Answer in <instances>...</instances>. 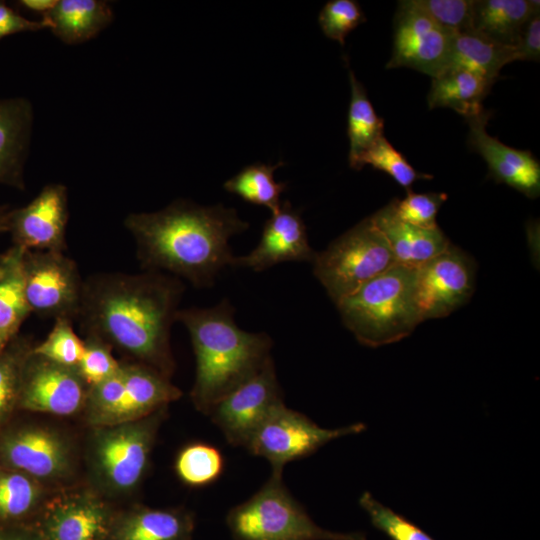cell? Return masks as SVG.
<instances>
[{
  "label": "cell",
  "instance_id": "obj_4",
  "mask_svg": "<svg viewBox=\"0 0 540 540\" xmlns=\"http://www.w3.org/2000/svg\"><path fill=\"white\" fill-rule=\"evenodd\" d=\"M414 272L395 264L336 304L343 324L360 344L376 348L401 341L422 322Z\"/></svg>",
  "mask_w": 540,
  "mask_h": 540
},
{
  "label": "cell",
  "instance_id": "obj_13",
  "mask_svg": "<svg viewBox=\"0 0 540 540\" xmlns=\"http://www.w3.org/2000/svg\"><path fill=\"white\" fill-rule=\"evenodd\" d=\"M393 26V49L387 69L407 67L431 78L445 69L453 32L437 24L413 0L398 2Z\"/></svg>",
  "mask_w": 540,
  "mask_h": 540
},
{
  "label": "cell",
  "instance_id": "obj_35",
  "mask_svg": "<svg viewBox=\"0 0 540 540\" xmlns=\"http://www.w3.org/2000/svg\"><path fill=\"white\" fill-rule=\"evenodd\" d=\"M358 502L373 527L390 540H435L409 519L383 505L368 491L361 494Z\"/></svg>",
  "mask_w": 540,
  "mask_h": 540
},
{
  "label": "cell",
  "instance_id": "obj_45",
  "mask_svg": "<svg viewBox=\"0 0 540 540\" xmlns=\"http://www.w3.org/2000/svg\"><path fill=\"white\" fill-rule=\"evenodd\" d=\"M10 340H6L2 337H0V352L5 348V346L8 344Z\"/></svg>",
  "mask_w": 540,
  "mask_h": 540
},
{
  "label": "cell",
  "instance_id": "obj_3",
  "mask_svg": "<svg viewBox=\"0 0 540 540\" xmlns=\"http://www.w3.org/2000/svg\"><path fill=\"white\" fill-rule=\"evenodd\" d=\"M176 321L186 327L196 360L191 399L206 415L272 358L271 337L239 328L234 308L226 299L210 308L179 309Z\"/></svg>",
  "mask_w": 540,
  "mask_h": 540
},
{
  "label": "cell",
  "instance_id": "obj_7",
  "mask_svg": "<svg viewBox=\"0 0 540 540\" xmlns=\"http://www.w3.org/2000/svg\"><path fill=\"white\" fill-rule=\"evenodd\" d=\"M182 395L169 378L140 362L120 363L105 381L89 388L85 406L100 427L136 421Z\"/></svg>",
  "mask_w": 540,
  "mask_h": 540
},
{
  "label": "cell",
  "instance_id": "obj_14",
  "mask_svg": "<svg viewBox=\"0 0 540 540\" xmlns=\"http://www.w3.org/2000/svg\"><path fill=\"white\" fill-rule=\"evenodd\" d=\"M89 388L76 368L54 363L31 350L23 364L17 405L69 416L85 406Z\"/></svg>",
  "mask_w": 540,
  "mask_h": 540
},
{
  "label": "cell",
  "instance_id": "obj_38",
  "mask_svg": "<svg viewBox=\"0 0 540 540\" xmlns=\"http://www.w3.org/2000/svg\"><path fill=\"white\" fill-rule=\"evenodd\" d=\"M85 348L77 370L89 386L93 387L111 377L120 363L113 357L111 347L94 336H86Z\"/></svg>",
  "mask_w": 540,
  "mask_h": 540
},
{
  "label": "cell",
  "instance_id": "obj_25",
  "mask_svg": "<svg viewBox=\"0 0 540 540\" xmlns=\"http://www.w3.org/2000/svg\"><path fill=\"white\" fill-rule=\"evenodd\" d=\"M540 10L532 0H475L472 31L514 47L530 17Z\"/></svg>",
  "mask_w": 540,
  "mask_h": 540
},
{
  "label": "cell",
  "instance_id": "obj_31",
  "mask_svg": "<svg viewBox=\"0 0 540 540\" xmlns=\"http://www.w3.org/2000/svg\"><path fill=\"white\" fill-rule=\"evenodd\" d=\"M225 460L222 452L206 442H193L177 454L175 472L186 485L195 488L215 483L223 474Z\"/></svg>",
  "mask_w": 540,
  "mask_h": 540
},
{
  "label": "cell",
  "instance_id": "obj_10",
  "mask_svg": "<svg viewBox=\"0 0 540 540\" xmlns=\"http://www.w3.org/2000/svg\"><path fill=\"white\" fill-rule=\"evenodd\" d=\"M22 270L31 313L42 318L77 319L84 280L64 252L24 250Z\"/></svg>",
  "mask_w": 540,
  "mask_h": 540
},
{
  "label": "cell",
  "instance_id": "obj_1",
  "mask_svg": "<svg viewBox=\"0 0 540 540\" xmlns=\"http://www.w3.org/2000/svg\"><path fill=\"white\" fill-rule=\"evenodd\" d=\"M184 292L170 274L96 273L84 280L77 319L86 336L114 346L169 378L170 332Z\"/></svg>",
  "mask_w": 540,
  "mask_h": 540
},
{
  "label": "cell",
  "instance_id": "obj_12",
  "mask_svg": "<svg viewBox=\"0 0 540 540\" xmlns=\"http://www.w3.org/2000/svg\"><path fill=\"white\" fill-rule=\"evenodd\" d=\"M283 403L273 359L253 377L221 398L208 412L226 441L246 447L273 409Z\"/></svg>",
  "mask_w": 540,
  "mask_h": 540
},
{
  "label": "cell",
  "instance_id": "obj_33",
  "mask_svg": "<svg viewBox=\"0 0 540 540\" xmlns=\"http://www.w3.org/2000/svg\"><path fill=\"white\" fill-rule=\"evenodd\" d=\"M73 321L65 318L54 320L47 337L33 346L32 353L54 363L76 368L81 360L85 342L75 333Z\"/></svg>",
  "mask_w": 540,
  "mask_h": 540
},
{
  "label": "cell",
  "instance_id": "obj_22",
  "mask_svg": "<svg viewBox=\"0 0 540 540\" xmlns=\"http://www.w3.org/2000/svg\"><path fill=\"white\" fill-rule=\"evenodd\" d=\"M195 516L183 508L136 507L116 514L108 540H191Z\"/></svg>",
  "mask_w": 540,
  "mask_h": 540
},
{
  "label": "cell",
  "instance_id": "obj_34",
  "mask_svg": "<svg viewBox=\"0 0 540 540\" xmlns=\"http://www.w3.org/2000/svg\"><path fill=\"white\" fill-rule=\"evenodd\" d=\"M360 169L364 165H371L392 177L406 190L417 180H430L433 175L416 171L406 160L404 155L397 151L383 135L361 157Z\"/></svg>",
  "mask_w": 540,
  "mask_h": 540
},
{
  "label": "cell",
  "instance_id": "obj_2",
  "mask_svg": "<svg viewBox=\"0 0 540 540\" xmlns=\"http://www.w3.org/2000/svg\"><path fill=\"white\" fill-rule=\"evenodd\" d=\"M124 226L144 270L167 271L204 288L232 267L235 256L229 241L249 224L233 208L177 200L159 211L130 213Z\"/></svg>",
  "mask_w": 540,
  "mask_h": 540
},
{
  "label": "cell",
  "instance_id": "obj_21",
  "mask_svg": "<svg viewBox=\"0 0 540 540\" xmlns=\"http://www.w3.org/2000/svg\"><path fill=\"white\" fill-rule=\"evenodd\" d=\"M370 218L387 240L396 264L417 268L451 245L439 227L425 229L403 222L389 205Z\"/></svg>",
  "mask_w": 540,
  "mask_h": 540
},
{
  "label": "cell",
  "instance_id": "obj_9",
  "mask_svg": "<svg viewBox=\"0 0 540 540\" xmlns=\"http://www.w3.org/2000/svg\"><path fill=\"white\" fill-rule=\"evenodd\" d=\"M165 408L136 421L100 427L94 463L103 482L115 491H131L144 477Z\"/></svg>",
  "mask_w": 540,
  "mask_h": 540
},
{
  "label": "cell",
  "instance_id": "obj_20",
  "mask_svg": "<svg viewBox=\"0 0 540 540\" xmlns=\"http://www.w3.org/2000/svg\"><path fill=\"white\" fill-rule=\"evenodd\" d=\"M33 125V108L22 97L0 98V184L25 189L24 166Z\"/></svg>",
  "mask_w": 540,
  "mask_h": 540
},
{
  "label": "cell",
  "instance_id": "obj_11",
  "mask_svg": "<svg viewBox=\"0 0 540 540\" xmlns=\"http://www.w3.org/2000/svg\"><path fill=\"white\" fill-rule=\"evenodd\" d=\"M475 272L472 258L452 244L415 268L414 298L422 322L446 317L464 305L474 292Z\"/></svg>",
  "mask_w": 540,
  "mask_h": 540
},
{
  "label": "cell",
  "instance_id": "obj_41",
  "mask_svg": "<svg viewBox=\"0 0 540 540\" xmlns=\"http://www.w3.org/2000/svg\"><path fill=\"white\" fill-rule=\"evenodd\" d=\"M45 19L33 21L25 18L5 2L0 1V40L6 36L20 32H35L49 29Z\"/></svg>",
  "mask_w": 540,
  "mask_h": 540
},
{
  "label": "cell",
  "instance_id": "obj_29",
  "mask_svg": "<svg viewBox=\"0 0 540 540\" xmlns=\"http://www.w3.org/2000/svg\"><path fill=\"white\" fill-rule=\"evenodd\" d=\"M40 499L34 478L0 468V525H30L40 509Z\"/></svg>",
  "mask_w": 540,
  "mask_h": 540
},
{
  "label": "cell",
  "instance_id": "obj_28",
  "mask_svg": "<svg viewBox=\"0 0 540 540\" xmlns=\"http://www.w3.org/2000/svg\"><path fill=\"white\" fill-rule=\"evenodd\" d=\"M351 100L348 110L347 134L349 138V165L360 170V159L363 154L384 135V120L380 118L361 82L352 70H349Z\"/></svg>",
  "mask_w": 540,
  "mask_h": 540
},
{
  "label": "cell",
  "instance_id": "obj_17",
  "mask_svg": "<svg viewBox=\"0 0 540 540\" xmlns=\"http://www.w3.org/2000/svg\"><path fill=\"white\" fill-rule=\"evenodd\" d=\"M490 112L483 110L465 119L469 125L468 146L487 163L489 176L528 198L540 194V163L529 150L507 146L488 134Z\"/></svg>",
  "mask_w": 540,
  "mask_h": 540
},
{
  "label": "cell",
  "instance_id": "obj_36",
  "mask_svg": "<svg viewBox=\"0 0 540 540\" xmlns=\"http://www.w3.org/2000/svg\"><path fill=\"white\" fill-rule=\"evenodd\" d=\"M447 198L448 195L442 192L415 193L407 189L404 198H395L388 205L401 221L420 228L434 229L439 227L436 215Z\"/></svg>",
  "mask_w": 540,
  "mask_h": 540
},
{
  "label": "cell",
  "instance_id": "obj_32",
  "mask_svg": "<svg viewBox=\"0 0 540 540\" xmlns=\"http://www.w3.org/2000/svg\"><path fill=\"white\" fill-rule=\"evenodd\" d=\"M32 348L17 334L0 352V424L18 404L22 368Z\"/></svg>",
  "mask_w": 540,
  "mask_h": 540
},
{
  "label": "cell",
  "instance_id": "obj_5",
  "mask_svg": "<svg viewBox=\"0 0 540 540\" xmlns=\"http://www.w3.org/2000/svg\"><path fill=\"white\" fill-rule=\"evenodd\" d=\"M226 524L234 540H367L363 532L318 526L278 474H271L248 500L230 509Z\"/></svg>",
  "mask_w": 540,
  "mask_h": 540
},
{
  "label": "cell",
  "instance_id": "obj_8",
  "mask_svg": "<svg viewBox=\"0 0 540 540\" xmlns=\"http://www.w3.org/2000/svg\"><path fill=\"white\" fill-rule=\"evenodd\" d=\"M366 428L362 422L335 429L322 428L283 402L258 427L245 448L252 455L265 458L271 465V474L282 475L288 463L311 456L328 442L359 434Z\"/></svg>",
  "mask_w": 540,
  "mask_h": 540
},
{
  "label": "cell",
  "instance_id": "obj_6",
  "mask_svg": "<svg viewBox=\"0 0 540 540\" xmlns=\"http://www.w3.org/2000/svg\"><path fill=\"white\" fill-rule=\"evenodd\" d=\"M312 263L314 275L335 305L396 264L387 240L370 217L317 253Z\"/></svg>",
  "mask_w": 540,
  "mask_h": 540
},
{
  "label": "cell",
  "instance_id": "obj_19",
  "mask_svg": "<svg viewBox=\"0 0 540 540\" xmlns=\"http://www.w3.org/2000/svg\"><path fill=\"white\" fill-rule=\"evenodd\" d=\"M0 456L10 468L35 480H52L66 475L71 455L57 433L38 427L21 428L0 440Z\"/></svg>",
  "mask_w": 540,
  "mask_h": 540
},
{
  "label": "cell",
  "instance_id": "obj_16",
  "mask_svg": "<svg viewBox=\"0 0 540 540\" xmlns=\"http://www.w3.org/2000/svg\"><path fill=\"white\" fill-rule=\"evenodd\" d=\"M115 515L100 498L75 493L47 502L28 526L41 540H108Z\"/></svg>",
  "mask_w": 540,
  "mask_h": 540
},
{
  "label": "cell",
  "instance_id": "obj_42",
  "mask_svg": "<svg viewBox=\"0 0 540 540\" xmlns=\"http://www.w3.org/2000/svg\"><path fill=\"white\" fill-rule=\"evenodd\" d=\"M0 540H41L28 525H0Z\"/></svg>",
  "mask_w": 540,
  "mask_h": 540
},
{
  "label": "cell",
  "instance_id": "obj_24",
  "mask_svg": "<svg viewBox=\"0 0 540 540\" xmlns=\"http://www.w3.org/2000/svg\"><path fill=\"white\" fill-rule=\"evenodd\" d=\"M492 85V81L469 70H445L432 78L428 107L450 108L467 119L484 110L483 100Z\"/></svg>",
  "mask_w": 540,
  "mask_h": 540
},
{
  "label": "cell",
  "instance_id": "obj_27",
  "mask_svg": "<svg viewBox=\"0 0 540 540\" xmlns=\"http://www.w3.org/2000/svg\"><path fill=\"white\" fill-rule=\"evenodd\" d=\"M24 249L12 246L0 254V337L11 340L31 314L22 270Z\"/></svg>",
  "mask_w": 540,
  "mask_h": 540
},
{
  "label": "cell",
  "instance_id": "obj_40",
  "mask_svg": "<svg viewBox=\"0 0 540 540\" xmlns=\"http://www.w3.org/2000/svg\"><path fill=\"white\" fill-rule=\"evenodd\" d=\"M515 61L540 59V10L536 11L524 25L514 46Z\"/></svg>",
  "mask_w": 540,
  "mask_h": 540
},
{
  "label": "cell",
  "instance_id": "obj_18",
  "mask_svg": "<svg viewBox=\"0 0 540 540\" xmlns=\"http://www.w3.org/2000/svg\"><path fill=\"white\" fill-rule=\"evenodd\" d=\"M316 254L300 213L284 200L265 222L257 246L247 255L235 256L232 267L259 272L283 262L312 263Z\"/></svg>",
  "mask_w": 540,
  "mask_h": 540
},
{
  "label": "cell",
  "instance_id": "obj_15",
  "mask_svg": "<svg viewBox=\"0 0 540 540\" xmlns=\"http://www.w3.org/2000/svg\"><path fill=\"white\" fill-rule=\"evenodd\" d=\"M68 219L67 188L50 183L27 205L10 209L6 232L13 246L24 250L64 252Z\"/></svg>",
  "mask_w": 540,
  "mask_h": 540
},
{
  "label": "cell",
  "instance_id": "obj_39",
  "mask_svg": "<svg viewBox=\"0 0 540 540\" xmlns=\"http://www.w3.org/2000/svg\"><path fill=\"white\" fill-rule=\"evenodd\" d=\"M437 24L451 32L472 30L475 0H413Z\"/></svg>",
  "mask_w": 540,
  "mask_h": 540
},
{
  "label": "cell",
  "instance_id": "obj_23",
  "mask_svg": "<svg viewBox=\"0 0 540 540\" xmlns=\"http://www.w3.org/2000/svg\"><path fill=\"white\" fill-rule=\"evenodd\" d=\"M51 32L68 45L81 44L96 36L113 19L110 5L100 0H58L42 16Z\"/></svg>",
  "mask_w": 540,
  "mask_h": 540
},
{
  "label": "cell",
  "instance_id": "obj_43",
  "mask_svg": "<svg viewBox=\"0 0 540 540\" xmlns=\"http://www.w3.org/2000/svg\"><path fill=\"white\" fill-rule=\"evenodd\" d=\"M58 0H20L18 5L25 10L40 13L42 16L54 8Z\"/></svg>",
  "mask_w": 540,
  "mask_h": 540
},
{
  "label": "cell",
  "instance_id": "obj_26",
  "mask_svg": "<svg viewBox=\"0 0 540 540\" xmlns=\"http://www.w3.org/2000/svg\"><path fill=\"white\" fill-rule=\"evenodd\" d=\"M513 61L515 52L512 46L502 45L472 30L454 32L443 71L465 69L494 83L501 68Z\"/></svg>",
  "mask_w": 540,
  "mask_h": 540
},
{
  "label": "cell",
  "instance_id": "obj_44",
  "mask_svg": "<svg viewBox=\"0 0 540 540\" xmlns=\"http://www.w3.org/2000/svg\"><path fill=\"white\" fill-rule=\"evenodd\" d=\"M10 209L0 204V233L6 232L7 217Z\"/></svg>",
  "mask_w": 540,
  "mask_h": 540
},
{
  "label": "cell",
  "instance_id": "obj_37",
  "mask_svg": "<svg viewBox=\"0 0 540 540\" xmlns=\"http://www.w3.org/2000/svg\"><path fill=\"white\" fill-rule=\"evenodd\" d=\"M365 21L366 17L359 3L354 0H330L318 16L324 35L341 45L345 44L346 36Z\"/></svg>",
  "mask_w": 540,
  "mask_h": 540
},
{
  "label": "cell",
  "instance_id": "obj_30",
  "mask_svg": "<svg viewBox=\"0 0 540 540\" xmlns=\"http://www.w3.org/2000/svg\"><path fill=\"white\" fill-rule=\"evenodd\" d=\"M283 163H254L244 167L224 183V189L242 200L263 206L275 212L280 207V195L286 190V183L277 182L274 172Z\"/></svg>",
  "mask_w": 540,
  "mask_h": 540
}]
</instances>
